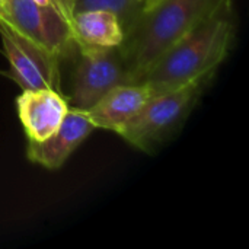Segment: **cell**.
<instances>
[{
	"label": "cell",
	"instance_id": "1",
	"mask_svg": "<svg viewBox=\"0 0 249 249\" xmlns=\"http://www.w3.org/2000/svg\"><path fill=\"white\" fill-rule=\"evenodd\" d=\"M233 1L184 35L150 67L140 83L153 95L181 88L219 69L228 57L236 34Z\"/></svg>",
	"mask_w": 249,
	"mask_h": 249
},
{
	"label": "cell",
	"instance_id": "2",
	"mask_svg": "<svg viewBox=\"0 0 249 249\" xmlns=\"http://www.w3.org/2000/svg\"><path fill=\"white\" fill-rule=\"evenodd\" d=\"M231 1L233 0H162L143 12L118 45L128 83H140L162 54Z\"/></svg>",
	"mask_w": 249,
	"mask_h": 249
},
{
	"label": "cell",
	"instance_id": "3",
	"mask_svg": "<svg viewBox=\"0 0 249 249\" xmlns=\"http://www.w3.org/2000/svg\"><path fill=\"white\" fill-rule=\"evenodd\" d=\"M216 73L217 70L209 71L181 88L153 95L117 134L133 147L153 153L179 131Z\"/></svg>",
	"mask_w": 249,
	"mask_h": 249
},
{
	"label": "cell",
	"instance_id": "4",
	"mask_svg": "<svg viewBox=\"0 0 249 249\" xmlns=\"http://www.w3.org/2000/svg\"><path fill=\"white\" fill-rule=\"evenodd\" d=\"M76 53L77 64L69 98L74 109L88 111L111 89L130 85L118 47L76 44Z\"/></svg>",
	"mask_w": 249,
	"mask_h": 249
},
{
	"label": "cell",
	"instance_id": "5",
	"mask_svg": "<svg viewBox=\"0 0 249 249\" xmlns=\"http://www.w3.org/2000/svg\"><path fill=\"white\" fill-rule=\"evenodd\" d=\"M0 19L60 60L76 53L71 23L50 7L32 0H1Z\"/></svg>",
	"mask_w": 249,
	"mask_h": 249
},
{
	"label": "cell",
	"instance_id": "6",
	"mask_svg": "<svg viewBox=\"0 0 249 249\" xmlns=\"http://www.w3.org/2000/svg\"><path fill=\"white\" fill-rule=\"evenodd\" d=\"M0 39L12 76L22 90L45 88L61 90L57 55L18 32L3 19H0Z\"/></svg>",
	"mask_w": 249,
	"mask_h": 249
},
{
	"label": "cell",
	"instance_id": "7",
	"mask_svg": "<svg viewBox=\"0 0 249 249\" xmlns=\"http://www.w3.org/2000/svg\"><path fill=\"white\" fill-rule=\"evenodd\" d=\"M95 125L85 111L70 108L60 127L42 142H28L26 156L31 162L55 171L64 165L69 156L89 137Z\"/></svg>",
	"mask_w": 249,
	"mask_h": 249
},
{
	"label": "cell",
	"instance_id": "8",
	"mask_svg": "<svg viewBox=\"0 0 249 249\" xmlns=\"http://www.w3.org/2000/svg\"><path fill=\"white\" fill-rule=\"evenodd\" d=\"M18 115L28 142L48 139L63 123L69 108L66 98L54 89H28L18 99Z\"/></svg>",
	"mask_w": 249,
	"mask_h": 249
},
{
	"label": "cell",
	"instance_id": "9",
	"mask_svg": "<svg viewBox=\"0 0 249 249\" xmlns=\"http://www.w3.org/2000/svg\"><path fill=\"white\" fill-rule=\"evenodd\" d=\"M152 96V89L143 83L120 85L105 93L92 108L85 112L95 128H104L117 133L118 128H121L140 112V109Z\"/></svg>",
	"mask_w": 249,
	"mask_h": 249
},
{
	"label": "cell",
	"instance_id": "10",
	"mask_svg": "<svg viewBox=\"0 0 249 249\" xmlns=\"http://www.w3.org/2000/svg\"><path fill=\"white\" fill-rule=\"evenodd\" d=\"M76 44L93 47H118L124 41V31L118 18L108 10H85L73 16Z\"/></svg>",
	"mask_w": 249,
	"mask_h": 249
},
{
	"label": "cell",
	"instance_id": "11",
	"mask_svg": "<svg viewBox=\"0 0 249 249\" xmlns=\"http://www.w3.org/2000/svg\"><path fill=\"white\" fill-rule=\"evenodd\" d=\"M73 10L74 13L85 10H108L114 13L123 26L124 36L143 13L140 0H73Z\"/></svg>",
	"mask_w": 249,
	"mask_h": 249
},
{
	"label": "cell",
	"instance_id": "12",
	"mask_svg": "<svg viewBox=\"0 0 249 249\" xmlns=\"http://www.w3.org/2000/svg\"><path fill=\"white\" fill-rule=\"evenodd\" d=\"M32 1H35L39 6H45L55 10L58 15H61L66 20H69L73 25V16H74L73 0H32Z\"/></svg>",
	"mask_w": 249,
	"mask_h": 249
},
{
	"label": "cell",
	"instance_id": "13",
	"mask_svg": "<svg viewBox=\"0 0 249 249\" xmlns=\"http://www.w3.org/2000/svg\"><path fill=\"white\" fill-rule=\"evenodd\" d=\"M162 0H140V3H142V7H143V12H147V10H150L152 7H155L158 3H160Z\"/></svg>",
	"mask_w": 249,
	"mask_h": 249
},
{
	"label": "cell",
	"instance_id": "14",
	"mask_svg": "<svg viewBox=\"0 0 249 249\" xmlns=\"http://www.w3.org/2000/svg\"><path fill=\"white\" fill-rule=\"evenodd\" d=\"M0 1H1V0H0Z\"/></svg>",
	"mask_w": 249,
	"mask_h": 249
}]
</instances>
